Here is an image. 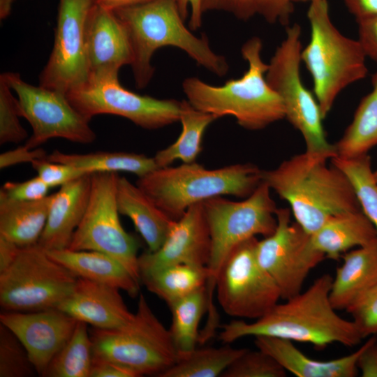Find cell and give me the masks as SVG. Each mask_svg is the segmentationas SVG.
Segmentation results:
<instances>
[{
	"label": "cell",
	"instance_id": "obj_1",
	"mask_svg": "<svg viewBox=\"0 0 377 377\" xmlns=\"http://www.w3.org/2000/svg\"><path fill=\"white\" fill-rule=\"evenodd\" d=\"M333 278L325 274L304 291L277 303L253 323L233 320L220 325L219 340L231 343L245 337L268 336L309 343L317 348L337 343L346 347L363 339L353 320L336 312L330 300Z\"/></svg>",
	"mask_w": 377,
	"mask_h": 377
},
{
	"label": "cell",
	"instance_id": "obj_2",
	"mask_svg": "<svg viewBox=\"0 0 377 377\" xmlns=\"http://www.w3.org/2000/svg\"><path fill=\"white\" fill-rule=\"evenodd\" d=\"M327 161L304 152L263 170V181L289 203L296 222L309 235L334 216L362 210L348 177Z\"/></svg>",
	"mask_w": 377,
	"mask_h": 377
},
{
	"label": "cell",
	"instance_id": "obj_3",
	"mask_svg": "<svg viewBox=\"0 0 377 377\" xmlns=\"http://www.w3.org/2000/svg\"><path fill=\"white\" fill-rule=\"evenodd\" d=\"M114 12L129 34L133 52L131 66L137 88L147 86L155 71L151 57L165 46L179 48L217 76L228 73L226 58L212 50L207 36L197 37L184 25L177 0H151Z\"/></svg>",
	"mask_w": 377,
	"mask_h": 377
},
{
	"label": "cell",
	"instance_id": "obj_4",
	"mask_svg": "<svg viewBox=\"0 0 377 377\" xmlns=\"http://www.w3.org/2000/svg\"><path fill=\"white\" fill-rule=\"evenodd\" d=\"M263 42L253 36L241 48L248 63L246 71L237 79L214 86L195 77L186 78L182 89L187 101L195 109L218 119L232 116L242 127L251 131L263 129L285 118L280 96L269 86L265 75L269 65L262 58Z\"/></svg>",
	"mask_w": 377,
	"mask_h": 377
},
{
	"label": "cell",
	"instance_id": "obj_5",
	"mask_svg": "<svg viewBox=\"0 0 377 377\" xmlns=\"http://www.w3.org/2000/svg\"><path fill=\"white\" fill-rule=\"evenodd\" d=\"M263 182V170L254 164L237 163L207 169L195 162L158 168L138 177L136 184L174 220L198 203L226 195L249 196Z\"/></svg>",
	"mask_w": 377,
	"mask_h": 377
},
{
	"label": "cell",
	"instance_id": "obj_6",
	"mask_svg": "<svg viewBox=\"0 0 377 377\" xmlns=\"http://www.w3.org/2000/svg\"><path fill=\"white\" fill-rule=\"evenodd\" d=\"M311 35L301 61L311 74L313 92L324 118L338 95L364 79L367 57L358 40L343 35L334 25L327 0H313L307 11Z\"/></svg>",
	"mask_w": 377,
	"mask_h": 377
},
{
	"label": "cell",
	"instance_id": "obj_7",
	"mask_svg": "<svg viewBox=\"0 0 377 377\" xmlns=\"http://www.w3.org/2000/svg\"><path fill=\"white\" fill-rule=\"evenodd\" d=\"M270 190L263 181L244 200L232 201L218 196L202 202L211 238L206 284L209 321L219 318L214 295L216 279L225 260L240 244L256 235L267 237L276 228L278 208L271 197Z\"/></svg>",
	"mask_w": 377,
	"mask_h": 377
},
{
	"label": "cell",
	"instance_id": "obj_8",
	"mask_svg": "<svg viewBox=\"0 0 377 377\" xmlns=\"http://www.w3.org/2000/svg\"><path fill=\"white\" fill-rule=\"evenodd\" d=\"M93 357L111 362L135 377L160 376L177 361V353L167 329L140 294L132 318L114 328L90 330Z\"/></svg>",
	"mask_w": 377,
	"mask_h": 377
},
{
	"label": "cell",
	"instance_id": "obj_9",
	"mask_svg": "<svg viewBox=\"0 0 377 377\" xmlns=\"http://www.w3.org/2000/svg\"><path fill=\"white\" fill-rule=\"evenodd\" d=\"M286 31L285 38L268 64L266 80L280 96L285 118L302 135L305 152L331 159L337 156L336 146L327 141L319 104L300 75L301 27L295 23L287 26Z\"/></svg>",
	"mask_w": 377,
	"mask_h": 377
},
{
	"label": "cell",
	"instance_id": "obj_10",
	"mask_svg": "<svg viewBox=\"0 0 377 377\" xmlns=\"http://www.w3.org/2000/svg\"><path fill=\"white\" fill-rule=\"evenodd\" d=\"M77 278L38 244L21 248L13 263L0 272V305L9 311L57 308Z\"/></svg>",
	"mask_w": 377,
	"mask_h": 377
},
{
	"label": "cell",
	"instance_id": "obj_11",
	"mask_svg": "<svg viewBox=\"0 0 377 377\" xmlns=\"http://www.w3.org/2000/svg\"><path fill=\"white\" fill-rule=\"evenodd\" d=\"M118 173L94 172L87 207L67 249L96 251L118 260L141 282L137 239L123 228L117 204Z\"/></svg>",
	"mask_w": 377,
	"mask_h": 377
},
{
	"label": "cell",
	"instance_id": "obj_12",
	"mask_svg": "<svg viewBox=\"0 0 377 377\" xmlns=\"http://www.w3.org/2000/svg\"><path fill=\"white\" fill-rule=\"evenodd\" d=\"M66 96L89 120L98 114H109L128 119L146 129L160 128L179 121L181 101L134 93L120 84L118 75L90 76Z\"/></svg>",
	"mask_w": 377,
	"mask_h": 377
},
{
	"label": "cell",
	"instance_id": "obj_13",
	"mask_svg": "<svg viewBox=\"0 0 377 377\" xmlns=\"http://www.w3.org/2000/svg\"><path fill=\"white\" fill-rule=\"evenodd\" d=\"M257 242L254 237L238 245L217 274L216 298L230 316L257 320L281 299L279 286L258 262Z\"/></svg>",
	"mask_w": 377,
	"mask_h": 377
},
{
	"label": "cell",
	"instance_id": "obj_14",
	"mask_svg": "<svg viewBox=\"0 0 377 377\" xmlns=\"http://www.w3.org/2000/svg\"><path fill=\"white\" fill-rule=\"evenodd\" d=\"M17 95L20 115L26 119L33 131L24 145L38 148L52 138L87 145L96 138L90 120L69 102L66 94L57 90L34 86L14 72L2 74Z\"/></svg>",
	"mask_w": 377,
	"mask_h": 377
},
{
	"label": "cell",
	"instance_id": "obj_15",
	"mask_svg": "<svg viewBox=\"0 0 377 377\" xmlns=\"http://www.w3.org/2000/svg\"><path fill=\"white\" fill-rule=\"evenodd\" d=\"M276 217L274 232L258 240L256 252L258 263L276 282L281 299L286 300L302 291L309 272L325 256L313 247L311 235L291 221L288 209H277Z\"/></svg>",
	"mask_w": 377,
	"mask_h": 377
},
{
	"label": "cell",
	"instance_id": "obj_16",
	"mask_svg": "<svg viewBox=\"0 0 377 377\" xmlns=\"http://www.w3.org/2000/svg\"><path fill=\"white\" fill-rule=\"evenodd\" d=\"M94 0H59L54 45L40 85L67 94L89 77L86 27Z\"/></svg>",
	"mask_w": 377,
	"mask_h": 377
},
{
	"label": "cell",
	"instance_id": "obj_17",
	"mask_svg": "<svg viewBox=\"0 0 377 377\" xmlns=\"http://www.w3.org/2000/svg\"><path fill=\"white\" fill-rule=\"evenodd\" d=\"M210 251V233L203 203L195 204L173 221L158 249L139 256L140 278L176 264L207 267Z\"/></svg>",
	"mask_w": 377,
	"mask_h": 377
},
{
	"label": "cell",
	"instance_id": "obj_18",
	"mask_svg": "<svg viewBox=\"0 0 377 377\" xmlns=\"http://www.w3.org/2000/svg\"><path fill=\"white\" fill-rule=\"evenodd\" d=\"M77 320L57 308L0 313V323L10 329L27 349L38 375L68 340Z\"/></svg>",
	"mask_w": 377,
	"mask_h": 377
},
{
	"label": "cell",
	"instance_id": "obj_19",
	"mask_svg": "<svg viewBox=\"0 0 377 377\" xmlns=\"http://www.w3.org/2000/svg\"><path fill=\"white\" fill-rule=\"evenodd\" d=\"M86 50L90 76L118 75L131 65L133 52L128 32L114 10L94 3L86 27Z\"/></svg>",
	"mask_w": 377,
	"mask_h": 377
},
{
	"label": "cell",
	"instance_id": "obj_20",
	"mask_svg": "<svg viewBox=\"0 0 377 377\" xmlns=\"http://www.w3.org/2000/svg\"><path fill=\"white\" fill-rule=\"evenodd\" d=\"M119 290L111 286L78 277L71 293L57 309L93 327H117L133 316Z\"/></svg>",
	"mask_w": 377,
	"mask_h": 377
},
{
	"label": "cell",
	"instance_id": "obj_21",
	"mask_svg": "<svg viewBox=\"0 0 377 377\" xmlns=\"http://www.w3.org/2000/svg\"><path fill=\"white\" fill-rule=\"evenodd\" d=\"M91 174L60 186L52 195L47 222L38 245L46 251L67 249L89 202Z\"/></svg>",
	"mask_w": 377,
	"mask_h": 377
},
{
	"label": "cell",
	"instance_id": "obj_22",
	"mask_svg": "<svg viewBox=\"0 0 377 377\" xmlns=\"http://www.w3.org/2000/svg\"><path fill=\"white\" fill-rule=\"evenodd\" d=\"M256 348L274 358L285 369L297 377H354L357 362L366 342L354 353L337 359L321 361L304 355L293 341L274 337H255Z\"/></svg>",
	"mask_w": 377,
	"mask_h": 377
},
{
	"label": "cell",
	"instance_id": "obj_23",
	"mask_svg": "<svg viewBox=\"0 0 377 377\" xmlns=\"http://www.w3.org/2000/svg\"><path fill=\"white\" fill-rule=\"evenodd\" d=\"M330 292L336 310H346L362 294L377 285V239L341 256Z\"/></svg>",
	"mask_w": 377,
	"mask_h": 377
},
{
	"label": "cell",
	"instance_id": "obj_24",
	"mask_svg": "<svg viewBox=\"0 0 377 377\" xmlns=\"http://www.w3.org/2000/svg\"><path fill=\"white\" fill-rule=\"evenodd\" d=\"M117 204L119 214L132 221L148 251L158 249L175 220L158 207L137 184L124 177L118 178Z\"/></svg>",
	"mask_w": 377,
	"mask_h": 377
},
{
	"label": "cell",
	"instance_id": "obj_25",
	"mask_svg": "<svg viewBox=\"0 0 377 377\" xmlns=\"http://www.w3.org/2000/svg\"><path fill=\"white\" fill-rule=\"evenodd\" d=\"M46 252L77 277L117 288L132 297L138 295L140 282L118 260L104 253L68 249Z\"/></svg>",
	"mask_w": 377,
	"mask_h": 377
},
{
	"label": "cell",
	"instance_id": "obj_26",
	"mask_svg": "<svg viewBox=\"0 0 377 377\" xmlns=\"http://www.w3.org/2000/svg\"><path fill=\"white\" fill-rule=\"evenodd\" d=\"M313 247L325 258L338 260L350 249L377 239L376 230L362 210L348 212L330 219L311 235Z\"/></svg>",
	"mask_w": 377,
	"mask_h": 377
},
{
	"label": "cell",
	"instance_id": "obj_27",
	"mask_svg": "<svg viewBox=\"0 0 377 377\" xmlns=\"http://www.w3.org/2000/svg\"><path fill=\"white\" fill-rule=\"evenodd\" d=\"M52 195L38 200L23 201L10 198L0 191V236L20 248L38 244Z\"/></svg>",
	"mask_w": 377,
	"mask_h": 377
},
{
	"label": "cell",
	"instance_id": "obj_28",
	"mask_svg": "<svg viewBox=\"0 0 377 377\" xmlns=\"http://www.w3.org/2000/svg\"><path fill=\"white\" fill-rule=\"evenodd\" d=\"M46 158L50 161L82 168L90 174L126 172L140 177L158 168L154 158L142 154L124 151L67 154L54 150Z\"/></svg>",
	"mask_w": 377,
	"mask_h": 377
},
{
	"label": "cell",
	"instance_id": "obj_29",
	"mask_svg": "<svg viewBox=\"0 0 377 377\" xmlns=\"http://www.w3.org/2000/svg\"><path fill=\"white\" fill-rule=\"evenodd\" d=\"M217 119L212 114L195 109L187 100L181 101V133L175 142L156 153L153 158L157 166H169L177 159L184 163L195 162L202 151L205 130Z\"/></svg>",
	"mask_w": 377,
	"mask_h": 377
},
{
	"label": "cell",
	"instance_id": "obj_30",
	"mask_svg": "<svg viewBox=\"0 0 377 377\" xmlns=\"http://www.w3.org/2000/svg\"><path fill=\"white\" fill-rule=\"evenodd\" d=\"M371 81L372 90L361 100L351 123L335 144L337 156L367 154L377 146V71Z\"/></svg>",
	"mask_w": 377,
	"mask_h": 377
},
{
	"label": "cell",
	"instance_id": "obj_31",
	"mask_svg": "<svg viewBox=\"0 0 377 377\" xmlns=\"http://www.w3.org/2000/svg\"><path fill=\"white\" fill-rule=\"evenodd\" d=\"M207 267L176 264L141 276V282L169 306L174 302L206 287Z\"/></svg>",
	"mask_w": 377,
	"mask_h": 377
},
{
	"label": "cell",
	"instance_id": "obj_32",
	"mask_svg": "<svg viewBox=\"0 0 377 377\" xmlns=\"http://www.w3.org/2000/svg\"><path fill=\"white\" fill-rule=\"evenodd\" d=\"M169 308L172 315L169 331L178 360L191 353L199 343L200 323L208 308L206 287L177 300Z\"/></svg>",
	"mask_w": 377,
	"mask_h": 377
},
{
	"label": "cell",
	"instance_id": "obj_33",
	"mask_svg": "<svg viewBox=\"0 0 377 377\" xmlns=\"http://www.w3.org/2000/svg\"><path fill=\"white\" fill-rule=\"evenodd\" d=\"M92 341L87 324L77 321L68 340L53 357L42 377H89Z\"/></svg>",
	"mask_w": 377,
	"mask_h": 377
},
{
	"label": "cell",
	"instance_id": "obj_34",
	"mask_svg": "<svg viewBox=\"0 0 377 377\" xmlns=\"http://www.w3.org/2000/svg\"><path fill=\"white\" fill-rule=\"evenodd\" d=\"M246 348H195L177 361L159 377H217L233 362Z\"/></svg>",
	"mask_w": 377,
	"mask_h": 377
},
{
	"label": "cell",
	"instance_id": "obj_35",
	"mask_svg": "<svg viewBox=\"0 0 377 377\" xmlns=\"http://www.w3.org/2000/svg\"><path fill=\"white\" fill-rule=\"evenodd\" d=\"M332 165L340 169L353 185L362 211L377 233V182L371 169V158L364 154L353 158L334 156Z\"/></svg>",
	"mask_w": 377,
	"mask_h": 377
},
{
	"label": "cell",
	"instance_id": "obj_36",
	"mask_svg": "<svg viewBox=\"0 0 377 377\" xmlns=\"http://www.w3.org/2000/svg\"><path fill=\"white\" fill-rule=\"evenodd\" d=\"M293 0H202V12L225 11L241 20L258 15L271 24L288 26Z\"/></svg>",
	"mask_w": 377,
	"mask_h": 377
},
{
	"label": "cell",
	"instance_id": "obj_37",
	"mask_svg": "<svg viewBox=\"0 0 377 377\" xmlns=\"http://www.w3.org/2000/svg\"><path fill=\"white\" fill-rule=\"evenodd\" d=\"M38 375L29 355L17 337L0 323V377Z\"/></svg>",
	"mask_w": 377,
	"mask_h": 377
},
{
	"label": "cell",
	"instance_id": "obj_38",
	"mask_svg": "<svg viewBox=\"0 0 377 377\" xmlns=\"http://www.w3.org/2000/svg\"><path fill=\"white\" fill-rule=\"evenodd\" d=\"M286 369L271 355L259 350H246L223 371L222 377H285Z\"/></svg>",
	"mask_w": 377,
	"mask_h": 377
},
{
	"label": "cell",
	"instance_id": "obj_39",
	"mask_svg": "<svg viewBox=\"0 0 377 377\" xmlns=\"http://www.w3.org/2000/svg\"><path fill=\"white\" fill-rule=\"evenodd\" d=\"M1 74L0 76V144L19 143L27 133L20 124L17 98Z\"/></svg>",
	"mask_w": 377,
	"mask_h": 377
},
{
	"label": "cell",
	"instance_id": "obj_40",
	"mask_svg": "<svg viewBox=\"0 0 377 377\" xmlns=\"http://www.w3.org/2000/svg\"><path fill=\"white\" fill-rule=\"evenodd\" d=\"M362 338L377 335V285L362 294L346 309Z\"/></svg>",
	"mask_w": 377,
	"mask_h": 377
},
{
	"label": "cell",
	"instance_id": "obj_41",
	"mask_svg": "<svg viewBox=\"0 0 377 377\" xmlns=\"http://www.w3.org/2000/svg\"><path fill=\"white\" fill-rule=\"evenodd\" d=\"M31 164L37 175L50 188L61 186L84 175L90 174L82 168L50 161L47 158L35 160Z\"/></svg>",
	"mask_w": 377,
	"mask_h": 377
},
{
	"label": "cell",
	"instance_id": "obj_42",
	"mask_svg": "<svg viewBox=\"0 0 377 377\" xmlns=\"http://www.w3.org/2000/svg\"><path fill=\"white\" fill-rule=\"evenodd\" d=\"M50 188H51L37 175L24 182H6L3 185L0 191L3 192L6 196L12 199L23 201H34L47 197Z\"/></svg>",
	"mask_w": 377,
	"mask_h": 377
},
{
	"label": "cell",
	"instance_id": "obj_43",
	"mask_svg": "<svg viewBox=\"0 0 377 377\" xmlns=\"http://www.w3.org/2000/svg\"><path fill=\"white\" fill-rule=\"evenodd\" d=\"M358 40L367 55L377 63V15L356 20Z\"/></svg>",
	"mask_w": 377,
	"mask_h": 377
},
{
	"label": "cell",
	"instance_id": "obj_44",
	"mask_svg": "<svg viewBox=\"0 0 377 377\" xmlns=\"http://www.w3.org/2000/svg\"><path fill=\"white\" fill-rule=\"evenodd\" d=\"M47 154L41 148L29 149L24 145L0 155V168L4 169L22 163H31L37 159L46 158Z\"/></svg>",
	"mask_w": 377,
	"mask_h": 377
},
{
	"label": "cell",
	"instance_id": "obj_45",
	"mask_svg": "<svg viewBox=\"0 0 377 377\" xmlns=\"http://www.w3.org/2000/svg\"><path fill=\"white\" fill-rule=\"evenodd\" d=\"M362 377H377V337L371 336L357 362Z\"/></svg>",
	"mask_w": 377,
	"mask_h": 377
},
{
	"label": "cell",
	"instance_id": "obj_46",
	"mask_svg": "<svg viewBox=\"0 0 377 377\" xmlns=\"http://www.w3.org/2000/svg\"><path fill=\"white\" fill-rule=\"evenodd\" d=\"M89 377H135V376L116 364L93 357Z\"/></svg>",
	"mask_w": 377,
	"mask_h": 377
},
{
	"label": "cell",
	"instance_id": "obj_47",
	"mask_svg": "<svg viewBox=\"0 0 377 377\" xmlns=\"http://www.w3.org/2000/svg\"><path fill=\"white\" fill-rule=\"evenodd\" d=\"M179 12L183 19L187 16L188 8H191L189 28L195 31L202 25V0H177Z\"/></svg>",
	"mask_w": 377,
	"mask_h": 377
},
{
	"label": "cell",
	"instance_id": "obj_48",
	"mask_svg": "<svg viewBox=\"0 0 377 377\" xmlns=\"http://www.w3.org/2000/svg\"><path fill=\"white\" fill-rule=\"evenodd\" d=\"M356 20L377 15V0H342Z\"/></svg>",
	"mask_w": 377,
	"mask_h": 377
},
{
	"label": "cell",
	"instance_id": "obj_49",
	"mask_svg": "<svg viewBox=\"0 0 377 377\" xmlns=\"http://www.w3.org/2000/svg\"><path fill=\"white\" fill-rule=\"evenodd\" d=\"M20 249L13 242L0 236V272L13 263Z\"/></svg>",
	"mask_w": 377,
	"mask_h": 377
},
{
	"label": "cell",
	"instance_id": "obj_50",
	"mask_svg": "<svg viewBox=\"0 0 377 377\" xmlns=\"http://www.w3.org/2000/svg\"><path fill=\"white\" fill-rule=\"evenodd\" d=\"M151 0H94L96 4L114 10L119 8L133 6Z\"/></svg>",
	"mask_w": 377,
	"mask_h": 377
},
{
	"label": "cell",
	"instance_id": "obj_51",
	"mask_svg": "<svg viewBox=\"0 0 377 377\" xmlns=\"http://www.w3.org/2000/svg\"><path fill=\"white\" fill-rule=\"evenodd\" d=\"M14 0H1V18L6 17L10 13Z\"/></svg>",
	"mask_w": 377,
	"mask_h": 377
},
{
	"label": "cell",
	"instance_id": "obj_52",
	"mask_svg": "<svg viewBox=\"0 0 377 377\" xmlns=\"http://www.w3.org/2000/svg\"><path fill=\"white\" fill-rule=\"evenodd\" d=\"M374 176L375 180L377 182V168L375 170H374Z\"/></svg>",
	"mask_w": 377,
	"mask_h": 377
},
{
	"label": "cell",
	"instance_id": "obj_53",
	"mask_svg": "<svg viewBox=\"0 0 377 377\" xmlns=\"http://www.w3.org/2000/svg\"><path fill=\"white\" fill-rule=\"evenodd\" d=\"M313 0H293V1H301V2H311Z\"/></svg>",
	"mask_w": 377,
	"mask_h": 377
}]
</instances>
